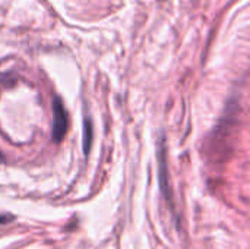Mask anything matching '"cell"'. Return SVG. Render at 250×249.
Listing matches in <instances>:
<instances>
[{
	"label": "cell",
	"mask_w": 250,
	"mask_h": 249,
	"mask_svg": "<svg viewBox=\"0 0 250 249\" xmlns=\"http://www.w3.org/2000/svg\"><path fill=\"white\" fill-rule=\"evenodd\" d=\"M53 139L54 142H60L63 136L66 135L67 129V116L64 112V107L59 98H54L53 103Z\"/></svg>",
	"instance_id": "cell-1"
},
{
	"label": "cell",
	"mask_w": 250,
	"mask_h": 249,
	"mask_svg": "<svg viewBox=\"0 0 250 249\" xmlns=\"http://www.w3.org/2000/svg\"><path fill=\"white\" fill-rule=\"evenodd\" d=\"M158 163H160V183H161V191L166 194V198L171 201V194L167 185V160H166V147L161 141L160 150H158Z\"/></svg>",
	"instance_id": "cell-2"
},
{
	"label": "cell",
	"mask_w": 250,
	"mask_h": 249,
	"mask_svg": "<svg viewBox=\"0 0 250 249\" xmlns=\"http://www.w3.org/2000/svg\"><path fill=\"white\" fill-rule=\"evenodd\" d=\"M91 142H92V123H91V120L86 117L85 122H83V153H85V154L89 153Z\"/></svg>",
	"instance_id": "cell-3"
},
{
	"label": "cell",
	"mask_w": 250,
	"mask_h": 249,
	"mask_svg": "<svg viewBox=\"0 0 250 249\" xmlns=\"http://www.w3.org/2000/svg\"><path fill=\"white\" fill-rule=\"evenodd\" d=\"M13 217L12 216H4V214H0V225H4V223H9L12 222Z\"/></svg>",
	"instance_id": "cell-4"
}]
</instances>
